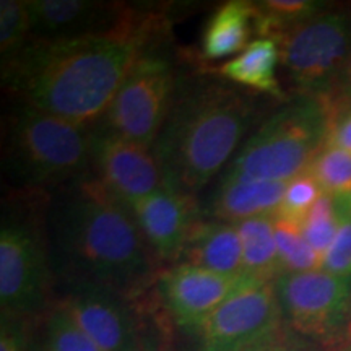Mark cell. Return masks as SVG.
<instances>
[{"mask_svg":"<svg viewBox=\"0 0 351 351\" xmlns=\"http://www.w3.org/2000/svg\"><path fill=\"white\" fill-rule=\"evenodd\" d=\"M262 116L257 93L221 77L178 82L168 117L152 147L166 186L195 199L228 168Z\"/></svg>","mask_w":351,"mask_h":351,"instance_id":"3957f363","label":"cell"},{"mask_svg":"<svg viewBox=\"0 0 351 351\" xmlns=\"http://www.w3.org/2000/svg\"><path fill=\"white\" fill-rule=\"evenodd\" d=\"M322 195L324 191L320 189L319 182L315 181L309 171H306V173L296 176L288 182L282 205H280L278 213L275 217L302 225L307 213L313 210Z\"/></svg>","mask_w":351,"mask_h":351,"instance_id":"d4e9b609","label":"cell"},{"mask_svg":"<svg viewBox=\"0 0 351 351\" xmlns=\"http://www.w3.org/2000/svg\"><path fill=\"white\" fill-rule=\"evenodd\" d=\"M129 208L158 262H178L191 230L200 219L194 197L165 184Z\"/></svg>","mask_w":351,"mask_h":351,"instance_id":"5bb4252c","label":"cell"},{"mask_svg":"<svg viewBox=\"0 0 351 351\" xmlns=\"http://www.w3.org/2000/svg\"><path fill=\"white\" fill-rule=\"evenodd\" d=\"M280 65L278 43L269 38H257L243 52L219 65L218 77L257 95L285 99L276 77Z\"/></svg>","mask_w":351,"mask_h":351,"instance_id":"ac0fdd59","label":"cell"},{"mask_svg":"<svg viewBox=\"0 0 351 351\" xmlns=\"http://www.w3.org/2000/svg\"><path fill=\"white\" fill-rule=\"evenodd\" d=\"M243 244L244 274L258 282H274L282 274L275 239V217H256L234 223Z\"/></svg>","mask_w":351,"mask_h":351,"instance_id":"d6986e66","label":"cell"},{"mask_svg":"<svg viewBox=\"0 0 351 351\" xmlns=\"http://www.w3.org/2000/svg\"><path fill=\"white\" fill-rule=\"evenodd\" d=\"M44 351H99L72 319L54 306L44 317Z\"/></svg>","mask_w":351,"mask_h":351,"instance_id":"603a6c76","label":"cell"},{"mask_svg":"<svg viewBox=\"0 0 351 351\" xmlns=\"http://www.w3.org/2000/svg\"><path fill=\"white\" fill-rule=\"evenodd\" d=\"M289 181H262L219 176L217 187L200 205V218L239 223L256 217H275Z\"/></svg>","mask_w":351,"mask_h":351,"instance_id":"9a60e30c","label":"cell"},{"mask_svg":"<svg viewBox=\"0 0 351 351\" xmlns=\"http://www.w3.org/2000/svg\"><path fill=\"white\" fill-rule=\"evenodd\" d=\"M301 228L306 241L313 245L314 251L320 257L326 256L339 230V213H337L335 200L330 195L324 194L313 210L307 213Z\"/></svg>","mask_w":351,"mask_h":351,"instance_id":"cb8c5ba5","label":"cell"},{"mask_svg":"<svg viewBox=\"0 0 351 351\" xmlns=\"http://www.w3.org/2000/svg\"><path fill=\"white\" fill-rule=\"evenodd\" d=\"M52 270L64 283H90L135 298L160 271L134 213L93 176L64 186L47 202Z\"/></svg>","mask_w":351,"mask_h":351,"instance_id":"6da1fadb","label":"cell"},{"mask_svg":"<svg viewBox=\"0 0 351 351\" xmlns=\"http://www.w3.org/2000/svg\"><path fill=\"white\" fill-rule=\"evenodd\" d=\"M261 283L247 274H218L189 263H173L155 280L158 306L176 332L195 327L241 289Z\"/></svg>","mask_w":351,"mask_h":351,"instance_id":"7c38bea8","label":"cell"},{"mask_svg":"<svg viewBox=\"0 0 351 351\" xmlns=\"http://www.w3.org/2000/svg\"><path fill=\"white\" fill-rule=\"evenodd\" d=\"M91 176L112 197L130 207L165 187V176L152 148L93 129Z\"/></svg>","mask_w":351,"mask_h":351,"instance_id":"4fadbf2b","label":"cell"},{"mask_svg":"<svg viewBox=\"0 0 351 351\" xmlns=\"http://www.w3.org/2000/svg\"><path fill=\"white\" fill-rule=\"evenodd\" d=\"M171 326L161 315L145 309V332L142 351H176L171 339Z\"/></svg>","mask_w":351,"mask_h":351,"instance_id":"83f0119b","label":"cell"},{"mask_svg":"<svg viewBox=\"0 0 351 351\" xmlns=\"http://www.w3.org/2000/svg\"><path fill=\"white\" fill-rule=\"evenodd\" d=\"M330 106H345V104L351 103V54L346 60V65L341 72V77L339 80L333 93L326 98Z\"/></svg>","mask_w":351,"mask_h":351,"instance_id":"4dcf8cb0","label":"cell"},{"mask_svg":"<svg viewBox=\"0 0 351 351\" xmlns=\"http://www.w3.org/2000/svg\"><path fill=\"white\" fill-rule=\"evenodd\" d=\"M32 41V20L25 0L0 2V56L3 65L13 62Z\"/></svg>","mask_w":351,"mask_h":351,"instance_id":"7402d4cb","label":"cell"},{"mask_svg":"<svg viewBox=\"0 0 351 351\" xmlns=\"http://www.w3.org/2000/svg\"><path fill=\"white\" fill-rule=\"evenodd\" d=\"M15 202L0 228V311L38 320L54 307L47 204L44 197Z\"/></svg>","mask_w":351,"mask_h":351,"instance_id":"8992f818","label":"cell"},{"mask_svg":"<svg viewBox=\"0 0 351 351\" xmlns=\"http://www.w3.org/2000/svg\"><path fill=\"white\" fill-rule=\"evenodd\" d=\"M327 145L351 153V106H330Z\"/></svg>","mask_w":351,"mask_h":351,"instance_id":"f1b7e54d","label":"cell"},{"mask_svg":"<svg viewBox=\"0 0 351 351\" xmlns=\"http://www.w3.org/2000/svg\"><path fill=\"white\" fill-rule=\"evenodd\" d=\"M285 328L326 351H339L351 333V280L326 270L282 274L274 280Z\"/></svg>","mask_w":351,"mask_h":351,"instance_id":"52a82bcc","label":"cell"},{"mask_svg":"<svg viewBox=\"0 0 351 351\" xmlns=\"http://www.w3.org/2000/svg\"><path fill=\"white\" fill-rule=\"evenodd\" d=\"M348 343H351V333H350V340H348ZM348 343H346V345H348Z\"/></svg>","mask_w":351,"mask_h":351,"instance_id":"836d02e7","label":"cell"},{"mask_svg":"<svg viewBox=\"0 0 351 351\" xmlns=\"http://www.w3.org/2000/svg\"><path fill=\"white\" fill-rule=\"evenodd\" d=\"M345 106H351V103L350 104H345Z\"/></svg>","mask_w":351,"mask_h":351,"instance_id":"e575fe53","label":"cell"},{"mask_svg":"<svg viewBox=\"0 0 351 351\" xmlns=\"http://www.w3.org/2000/svg\"><path fill=\"white\" fill-rule=\"evenodd\" d=\"M257 12L254 2L230 0L212 13L204 26L200 52L205 60H221L239 54L251 44Z\"/></svg>","mask_w":351,"mask_h":351,"instance_id":"e0dca14e","label":"cell"},{"mask_svg":"<svg viewBox=\"0 0 351 351\" xmlns=\"http://www.w3.org/2000/svg\"><path fill=\"white\" fill-rule=\"evenodd\" d=\"M148 46L150 38L137 33L32 39L3 65L2 82L23 104L91 129Z\"/></svg>","mask_w":351,"mask_h":351,"instance_id":"7a4b0ae2","label":"cell"},{"mask_svg":"<svg viewBox=\"0 0 351 351\" xmlns=\"http://www.w3.org/2000/svg\"><path fill=\"white\" fill-rule=\"evenodd\" d=\"M33 322L20 315L0 314V351H29Z\"/></svg>","mask_w":351,"mask_h":351,"instance_id":"4316f807","label":"cell"},{"mask_svg":"<svg viewBox=\"0 0 351 351\" xmlns=\"http://www.w3.org/2000/svg\"><path fill=\"white\" fill-rule=\"evenodd\" d=\"M330 106L326 98L300 96L288 101L256 127L223 176L291 181L309 171L326 147Z\"/></svg>","mask_w":351,"mask_h":351,"instance_id":"5b68a950","label":"cell"},{"mask_svg":"<svg viewBox=\"0 0 351 351\" xmlns=\"http://www.w3.org/2000/svg\"><path fill=\"white\" fill-rule=\"evenodd\" d=\"M93 129L20 103L8 114L3 169L16 186L64 187L91 174Z\"/></svg>","mask_w":351,"mask_h":351,"instance_id":"277c9868","label":"cell"},{"mask_svg":"<svg viewBox=\"0 0 351 351\" xmlns=\"http://www.w3.org/2000/svg\"><path fill=\"white\" fill-rule=\"evenodd\" d=\"M276 43L280 64L300 96L328 98L351 54V12L324 10Z\"/></svg>","mask_w":351,"mask_h":351,"instance_id":"ba28073f","label":"cell"},{"mask_svg":"<svg viewBox=\"0 0 351 351\" xmlns=\"http://www.w3.org/2000/svg\"><path fill=\"white\" fill-rule=\"evenodd\" d=\"M176 263H189L218 274H244L243 244L234 223L200 218L191 230L181 257Z\"/></svg>","mask_w":351,"mask_h":351,"instance_id":"2e32d148","label":"cell"},{"mask_svg":"<svg viewBox=\"0 0 351 351\" xmlns=\"http://www.w3.org/2000/svg\"><path fill=\"white\" fill-rule=\"evenodd\" d=\"M29 351H44V350H43V345H39V343H36V341H33V345H32V348H29Z\"/></svg>","mask_w":351,"mask_h":351,"instance_id":"1f68e13d","label":"cell"},{"mask_svg":"<svg viewBox=\"0 0 351 351\" xmlns=\"http://www.w3.org/2000/svg\"><path fill=\"white\" fill-rule=\"evenodd\" d=\"M315 346L317 345L309 343V341L300 339L295 333L285 328L274 341H270L269 345H265L258 351H317Z\"/></svg>","mask_w":351,"mask_h":351,"instance_id":"f546056e","label":"cell"},{"mask_svg":"<svg viewBox=\"0 0 351 351\" xmlns=\"http://www.w3.org/2000/svg\"><path fill=\"white\" fill-rule=\"evenodd\" d=\"M275 239L282 274H301L322 269V257L306 241L300 223L275 217Z\"/></svg>","mask_w":351,"mask_h":351,"instance_id":"ffe728a7","label":"cell"},{"mask_svg":"<svg viewBox=\"0 0 351 351\" xmlns=\"http://www.w3.org/2000/svg\"><path fill=\"white\" fill-rule=\"evenodd\" d=\"M176 86L173 64L147 49L127 73L96 129L152 148L168 117Z\"/></svg>","mask_w":351,"mask_h":351,"instance_id":"30bf717a","label":"cell"},{"mask_svg":"<svg viewBox=\"0 0 351 351\" xmlns=\"http://www.w3.org/2000/svg\"><path fill=\"white\" fill-rule=\"evenodd\" d=\"M339 351H351V343H348V345H345L343 348H340Z\"/></svg>","mask_w":351,"mask_h":351,"instance_id":"d6a6232c","label":"cell"},{"mask_svg":"<svg viewBox=\"0 0 351 351\" xmlns=\"http://www.w3.org/2000/svg\"><path fill=\"white\" fill-rule=\"evenodd\" d=\"M285 330L274 282L241 289L195 327L178 332L176 351H258Z\"/></svg>","mask_w":351,"mask_h":351,"instance_id":"9c48e42d","label":"cell"},{"mask_svg":"<svg viewBox=\"0 0 351 351\" xmlns=\"http://www.w3.org/2000/svg\"><path fill=\"white\" fill-rule=\"evenodd\" d=\"M59 306L99 351H142L145 311L111 288L64 283Z\"/></svg>","mask_w":351,"mask_h":351,"instance_id":"8fae6325","label":"cell"},{"mask_svg":"<svg viewBox=\"0 0 351 351\" xmlns=\"http://www.w3.org/2000/svg\"><path fill=\"white\" fill-rule=\"evenodd\" d=\"M309 173L324 194L330 195L335 202L351 204V153L326 143L314 158Z\"/></svg>","mask_w":351,"mask_h":351,"instance_id":"44dd1931","label":"cell"},{"mask_svg":"<svg viewBox=\"0 0 351 351\" xmlns=\"http://www.w3.org/2000/svg\"><path fill=\"white\" fill-rule=\"evenodd\" d=\"M339 213V230L335 239L322 257V270L351 280V204L335 202Z\"/></svg>","mask_w":351,"mask_h":351,"instance_id":"484cf974","label":"cell"}]
</instances>
